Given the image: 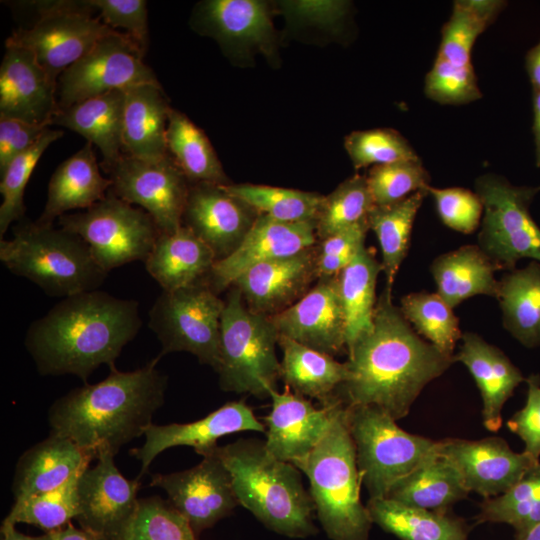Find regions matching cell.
I'll list each match as a JSON object with an SVG mask.
<instances>
[{
    "label": "cell",
    "mask_w": 540,
    "mask_h": 540,
    "mask_svg": "<svg viewBox=\"0 0 540 540\" xmlns=\"http://www.w3.org/2000/svg\"><path fill=\"white\" fill-rule=\"evenodd\" d=\"M166 146L187 180L228 185L227 176L205 133L182 112L170 108Z\"/></svg>",
    "instance_id": "obj_37"
},
{
    "label": "cell",
    "mask_w": 540,
    "mask_h": 540,
    "mask_svg": "<svg viewBox=\"0 0 540 540\" xmlns=\"http://www.w3.org/2000/svg\"><path fill=\"white\" fill-rule=\"evenodd\" d=\"M426 195V190L417 191L399 202L374 206L368 215L369 229L375 233L381 249V266L388 289L392 290L407 255L413 223Z\"/></svg>",
    "instance_id": "obj_38"
},
{
    "label": "cell",
    "mask_w": 540,
    "mask_h": 540,
    "mask_svg": "<svg viewBox=\"0 0 540 540\" xmlns=\"http://www.w3.org/2000/svg\"><path fill=\"white\" fill-rule=\"evenodd\" d=\"M476 517L478 523H506L522 539L540 524V462L513 487L497 497L484 499Z\"/></svg>",
    "instance_id": "obj_41"
},
{
    "label": "cell",
    "mask_w": 540,
    "mask_h": 540,
    "mask_svg": "<svg viewBox=\"0 0 540 540\" xmlns=\"http://www.w3.org/2000/svg\"><path fill=\"white\" fill-rule=\"evenodd\" d=\"M268 317L278 336L331 356L346 350V320L338 275L321 278L300 300Z\"/></svg>",
    "instance_id": "obj_20"
},
{
    "label": "cell",
    "mask_w": 540,
    "mask_h": 540,
    "mask_svg": "<svg viewBox=\"0 0 540 540\" xmlns=\"http://www.w3.org/2000/svg\"><path fill=\"white\" fill-rule=\"evenodd\" d=\"M294 466L309 480L315 512L330 540H369L373 522L360 498L362 483L343 402L320 443Z\"/></svg>",
    "instance_id": "obj_5"
},
{
    "label": "cell",
    "mask_w": 540,
    "mask_h": 540,
    "mask_svg": "<svg viewBox=\"0 0 540 540\" xmlns=\"http://www.w3.org/2000/svg\"><path fill=\"white\" fill-rule=\"evenodd\" d=\"M0 261L52 297L97 290L108 275L77 234L25 219L13 227L12 239H0Z\"/></svg>",
    "instance_id": "obj_6"
},
{
    "label": "cell",
    "mask_w": 540,
    "mask_h": 540,
    "mask_svg": "<svg viewBox=\"0 0 540 540\" xmlns=\"http://www.w3.org/2000/svg\"><path fill=\"white\" fill-rule=\"evenodd\" d=\"M39 17L29 28L16 29L5 45L33 53L38 63L56 81L100 39L115 32L86 1L35 2Z\"/></svg>",
    "instance_id": "obj_12"
},
{
    "label": "cell",
    "mask_w": 540,
    "mask_h": 540,
    "mask_svg": "<svg viewBox=\"0 0 540 540\" xmlns=\"http://www.w3.org/2000/svg\"><path fill=\"white\" fill-rule=\"evenodd\" d=\"M362 485L370 498H385L390 488L438 454V441L408 433L373 406H347Z\"/></svg>",
    "instance_id": "obj_8"
},
{
    "label": "cell",
    "mask_w": 540,
    "mask_h": 540,
    "mask_svg": "<svg viewBox=\"0 0 540 540\" xmlns=\"http://www.w3.org/2000/svg\"><path fill=\"white\" fill-rule=\"evenodd\" d=\"M344 146L356 169L419 159L409 142L393 129L354 131L345 138Z\"/></svg>",
    "instance_id": "obj_48"
},
{
    "label": "cell",
    "mask_w": 540,
    "mask_h": 540,
    "mask_svg": "<svg viewBox=\"0 0 540 540\" xmlns=\"http://www.w3.org/2000/svg\"><path fill=\"white\" fill-rule=\"evenodd\" d=\"M468 493L455 467L437 454L397 481L385 498L409 507L448 512Z\"/></svg>",
    "instance_id": "obj_35"
},
{
    "label": "cell",
    "mask_w": 540,
    "mask_h": 540,
    "mask_svg": "<svg viewBox=\"0 0 540 540\" xmlns=\"http://www.w3.org/2000/svg\"><path fill=\"white\" fill-rule=\"evenodd\" d=\"M454 362H461L470 372L480 391L483 425L496 432L502 424V409L516 387L525 378L521 371L496 346L473 332H465Z\"/></svg>",
    "instance_id": "obj_25"
},
{
    "label": "cell",
    "mask_w": 540,
    "mask_h": 540,
    "mask_svg": "<svg viewBox=\"0 0 540 540\" xmlns=\"http://www.w3.org/2000/svg\"><path fill=\"white\" fill-rule=\"evenodd\" d=\"M483 204L478 246L498 270L516 268L521 259L540 263V227L530 213L539 186H516L493 173L475 182Z\"/></svg>",
    "instance_id": "obj_9"
},
{
    "label": "cell",
    "mask_w": 540,
    "mask_h": 540,
    "mask_svg": "<svg viewBox=\"0 0 540 540\" xmlns=\"http://www.w3.org/2000/svg\"><path fill=\"white\" fill-rule=\"evenodd\" d=\"M223 188L259 215L282 222L315 221L324 196L295 189L256 184H228Z\"/></svg>",
    "instance_id": "obj_42"
},
{
    "label": "cell",
    "mask_w": 540,
    "mask_h": 540,
    "mask_svg": "<svg viewBox=\"0 0 540 540\" xmlns=\"http://www.w3.org/2000/svg\"><path fill=\"white\" fill-rule=\"evenodd\" d=\"M215 262L213 251L182 225L161 233L144 263L163 291H174L205 279Z\"/></svg>",
    "instance_id": "obj_29"
},
{
    "label": "cell",
    "mask_w": 540,
    "mask_h": 540,
    "mask_svg": "<svg viewBox=\"0 0 540 540\" xmlns=\"http://www.w3.org/2000/svg\"><path fill=\"white\" fill-rule=\"evenodd\" d=\"M368 220L332 234L322 240L319 255L355 256L364 246Z\"/></svg>",
    "instance_id": "obj_55"
},
{
    "label": "cell",
    "mask_w": 540,
    "mask_h": 540,
    "mask_svg": "<svg viewBox=\"0 0 540 540\" xmlns=\"http://www.w3.org/2000/svg\"><path fill=\"white\" fill-rule=\"evenodd\" d=\"M125 95L111 91L60 110L51 125H58L83 136L102 155L100 167L110 168L123 153V113Z\"/></svg>",
    "instance_id": "obj_30"
},
{
    "label": "cell",
    "mask_w": 540,
    "mask_h": 540,
    "mask_svg": "<svg viewBox=\"0 0 540 540\" xmlns=\"http://www.w3.org/2000/svg\"><path fill=\"white\" fill-rule=\"evenodd\" d=\"M426 96L440 104H466L481 98L472 64L459 66L436 57L425 77Z\"/></svg>",
    "instance_id": "obj_50"
},
{
    "label": "cell",
    "mask_w": 540,
    "mask_h": 540,
    "mask_svg": "<svg viewBox=\"0 0 540 540\" xmlns=\"http://www.w3.org/2000/svg\"><path fill=\"white\" fill-rule=\"evenodd\" d=\"M496 299L503 327L523 346H540V263L530 261L504 274Z\"/></svg>",
    "instance_id": "obj_33"
},
{
    "label": "cell",
    "mask_w": 540,
    "mask_h": 540,
    "mask_svg": "<svg viewBox=\"0 0 540 540\" xmlns=\"http://www.w3.org/2000/svg\"><path fill=\"white\" fill-rule=\"evenodd\" d=\"M157 356L141 368L120 371L95 384L85 383L57 399L49 409L50 433L70 439L95 459L144 435L163 405L167 376L157 369Z\"/></svg>",
    "instance_id": "obj_3"
},
{
    "label": "cell",
    "mask_w": 540,
    "mask_h": 540,
    "mask_svg": "<svg viewBox=\"0 0 540 540\" xmlns=\"http://www.w3.org/2000/svg\"><path fill=\"white\" fill-rule=\"evenodd\" d=\"M112 182L100 172L93 145L87 142L52 174L43 212L36 220L51 225L72 210H85L103 200Z\"/></svg>",
    "instance_id": "obj_27"
},
{
    "label": "cell",
    "mask_w": 540,
    "mask_h": 540,
    "mask_svg": "<svg viewBox=\"0 0 540 540\" xmlns=\"http://www.w3.org/2000/svg\"><path fill=\"white\" fill-rule=\"evenodd\" d=\"M532 107L535 165L540 168V90H533Z\"/></svg>",
    "instance_id": "obj_57"
},
{
    "label": "cell",
    "mask_w": 540,
    "mask_h": 540,
    "mask_svg": "<svg viewBox=\"0 0 540 540\" xmlns=\"http://www.w3.org/2000/svg\"><path fill=\"white\" fill-rule=\"evenodd\" d=\"M505 6L506 2L500 0L455 1L442 29L437 57L459 66L472 64L471 51L476 39Z\"/></svg>",
    "instance_id": "obj_40"
},
{
    "label": "cell",
    "mask_w": 540,
    "mask_h": 540,
    "mask_svg": "<svg viewBox=\"0 0 540 540\" xmlns=\"http://www.w3.org/2000/svg\"><path fill=\"white\" fill-rule=\"evenodd\" d=\"M141 326L136 300L97 289L62 298L29 325L24 344L41 375L87 383L101 365H115Z\"/></svg>",
    "instance_id": "obj_2"
},
{
    "label": "cell",
    "mask_w": 540,
    "mask_h": 540,
    "mask_svg": "<svg viewBox=\"0 0 540 540\" xmlns=\"http://www.w3.org/2000/svg\"><path fill=\"white\" fill-rule=\"evenodd\" d=\"M253 211L223 185L195 183L189 188L182 225L213 251L217 261L240 245L256 219Z\"/></svg>",
    "instance_id": "obj_24"
},
{
    "label": "cell",
    "mask_w": 540,
    "mask_h": 540,
    "mask_svg": "<svg viewBox=\"0 0 540 540\" xmlns=\"http://www.w3.org/2000/svg\"><path fill=\"white\" fill-rule=\"evenodd\" d=\"M225 301L205 279L162 291L149 311V328L161 344L160 358L188 352L215 371L220 359V323Z\"/></svg>",
    "instance_id": "obj_10"
},
{
    "label": "cell",
    "mask_w": 540,
    "mask_h": 540,
    "mask_svg": "<svg viewBox=\"0 0 540 540\" xmlns=\"http://www.w3.org/2000/svg\"><path fill=\"white\" fill-rule=\"evenodd\" d=\"M1 540H53L50 532L40 536H30L19 532L15 524L3 521L1 526Z\"/></svg>",
    "instance_id": "obj_59"
},
{
    "label": "cell",
    "mask_w": 540,
    "mask_h": 540,
    "mask_svg": "<svg viewBox=\"0 0 540 540\" xmlns=\"http://www.w3.org/2000/svg\"><path fill=\"white\" fill-rule=\"evenodd\" d=\"M434 201L441 221L452 230L473 233L481 224L483 204L476 192L466 188H426Z\"/></svg>",
    "instance_id": "obj_51"
},
{
    "label": "cell",
    "mask_w": 540,
    "mask_h": 540,
    "mask_svg": "<svg viewBox=\"0 0 540 540\" xmlns=\"http://www.w3.org/2000/svg\"><path fill=\"white\" fill-rule=\"evenodd\" d=\"M438 454L455 467L468 492L484 499L502 495L539 463L524 451H512L499 437L441 440Z\"/></svg>",
    "instance_id": "obj_17"
},
{
    "label": "cell",
    "mask_w": 540,
    "mask_h": 540,
    "mask_svg": "<svg viewBox=\"0 0 540 540\" xmlns=\"http://www.w3.org/2000/svg\"><path fill=\"white\" fill-rule=\"evenodd\" d=\"M366 176L354 175L324 196L315 220L316 236L321 240L368 220L374 207Z\"/></svg>",
    "instance_id": "obj_45"
},
{
    "label": "cell",
    "mask_w": 540,
    "mask_h": 540,
    "mask_svg": "<svg viewBox=\"0 0 540 540\" xmlns=\"http://www.w3.org/2000/svg\"><path fill=\"white\" fill-rule=\"evenodd\" d=\"M375 206L399 202L426 190L430 177L420 159L373 166L366 176Z\"/></svg>",
    "instance_id": "obj_49"
},
{
    "label": "cell",
    "mask_w": 540,
    "mask_h": 540,
    "mask_svg": "<svg viewBox=\"0 0 540 540\" xmlns=\"http://www.w3.org/2000/svg\"><path fill=\"white\" fill-rule=\"evenodd\" d=\"M58 112L57 81L32 52L5 45L0 66V117L51 126Z\"/></svg>",
    "instance_id": "obj_22"
},
{
    "label": "cell",
    "mask_w": 540,
    "mask_h": 540,
    "mask_svg": "<svg viewBox=\"0 0 540 540\" xmlns=\"http://www.w3.org/2000/svg\"><path fill=\"white\" fill-rule=\"evenodd\" d=\"M318 249L265 261L242 273L231 286L238 288L254 313L275 315L300 300L317 275Z\"/></svg>",
    "instance_id": "obj_23"
},
{
    "label": "cell",
    "mask_w": 540,
    "mask_h": 540,
    "mask_svg": "<svg viewBox=\"0 0 540 540\" xmlns=\"http://www.w3.org/2000/svg\"><path fill=\"white\" fill-rule=\"evenodd\" d=\"M123 153L145 161L169 156L166 130L170 106L161 85H139L124 91Z\"/></svg>",
    "instance_id": "obj_28"
},
{
    "label": "cell",
    "mask_w": 540,
    "mask_h": 540,
    "mask_svg": "<svg viewBox=\"0 0 540 540\" xmlns=\"http://www.w3.org/2000/svg\"><path fill=\"white\" fill-rule=\"evenodd\" d=\"M93 459L70 439L50 433L19 458L12 484L15 502L61 487Z\"/></svg>",
    "instance_id": "obj_26"
},
{
    "label": "cell",
    "mask_w": 540,
    "mask_h": 540,
    "mask_svg": "<svg viewBox=\"0 0 540 540\" xmlns=\"http://www.w3.org/2000/svg\"><path fill=\"white\" fill-rule=\"evenodd\" d=\"M109 452H100L97 463L78 480L77 522L97 540H116L134 516L139 499V479L124 477Z\"/></svg>",
    "instance_id": "obj_16"
},
{
    "label": "cell",
    "mask_w": 540,
    "mask_h": 540,
    "mask_svg": "<svg viewBox=\"0 0 540 540\" xmlns=\"http://www.w3.org/2000/svg\"><path fill=\"white\" fill-rule=\"evenodd\" d=\"M347 352L349 378L337 396L347 406H373L396 421L454 362L415 332L387 287L377 299L371 331Z\"/></svg>",
    "instance_id": "obj_1"
},
{
    "label": "cell",
    "mask_w": 540,
    "mask_h": 540,
    "mask_svg": "<svg viewBox=\"0 0 540 540\" xmlns=\"http://www.w3.org/2000/svg\"><path fill=\"white\" fill-rule=\"evenodd\" d=\"M150 486L166 492L168 502L186 518L197 536L239 505L230 473L214 452L190 469L152 475Z\"/></svg>",
    "instance_id": "obj_15"
},
{
    "label": "cell",
    "mask_w": 540,
    "mask_h": 540,
    "mask_svg": "<svg viewBox=\"0 0 540 540\" xmlns=\"http://www.w3.org/2000/svg\"><path fill=\"white\" fill-rule=\"evenodd\" d=\"M268 397L272 405L270 413L263 417L265 446L274 457L293 465L303 461L320 443L342 403L337 396L316 408L304 396L288 388L282 393L269 388Z\"/></svg>",
    "instance_id": "obj_19"
},
{
    "label": "cell",
    "mask_w": 540,
    "mask_h": 540,
    "mask_svg": "<svg viewBox=\"0 0 540 540\" xmlns=\"http://www.w3.org/2000/svg\"><path fill=\"white\" fill-rule=\"evenodd\" d=\"M381 271V262L364 246L338 275L346 320V351L373 327L376 283Z\"/></svg>",
    "instance_id": "obj_36"
},
{
    "label": "cell",
    "mask_w": 540,
    "mask_h": 540,
    "mask_svg": "<svg viewBox=\"0 0 540 540\" xmlns=\"http://www.w3.org/2000/svg\"><path fill=\"white\" fill-rule=\"evenodd\" d=\"M63 136V131L48 128L29 149L16 156L1 174L0 237L13 222L24 219V191L45 150Z\"/></svg>",
    "instance_id": "obj_46"
},
{
    "label": "cell",
    "mask_w": 540,
    "mask_h": 540,
    "mask_svg": "<svg viewBox=\"0 0 540 540\" xmlns=\"http://www.w3.org/2000/svg\"><path fill=\"white\" fill-rule=\"evenodd\" d=\"M278 344L283 354L280 377L288 388L322 405L337 397L335 391L349 378L346 363L285 336H278Z\"/></svg>",
    "instance_id": "obj_32"
},
{
    "label": "cell",
    "mask_w": 540,
    "mask_h": 540,
    "mask_svg": "<svg viewBox=\"0 0 540 540\" xmlns=\"http://www.w3.org/2000/svg\"><path fill=\"white\" fill-rule=\"evenodd\" d=\"M315 221L282 222L258 215L237 249L217 260L205 278L217 293L256 264L291 256L315 245Z\"/></svg>",
    "instance_id": "obj_21"
},
{
    "label": "cell",
    "mask_w": 540,
    "mask_h": 540,
    "mask_svg": "<svg viewBox=\"0 0 540 540\" xmlns=\"http://www.w3.org/2000/svg\"><path fill=\"white\" fill-rule=\"evenodd\" d=\"M84 470L55 490L14 502L3 521L35 525L45 532L66 526L78 515V480Z\"/></svg>",
    "instance_id": "obj_44"
},
{
    "label": "cell",
    "mask_w": 540,
    "mask_h": 540,
    "mask_svg": "<svg viewBox=\"0 0 540 540\" xmlns=\"http://www.w3.org/2000/svg\"><path fill=\"white\" fill-rule=\"evenodd\" d=\"M520 540H540V524L532 528L522 539Z\"/></svg>",
    "instance_id": "obj_60"
},
{
    "label": "cell",
    "mask_w": 540,
    "mask_h": 540,
    "mask_svg": "<svg viewBox=\"0 0 540 540\" xmlns=\"http://www.w3.org/2000/svg\"><path fill=\"white\" fill-rule=\"evenodd\" d=\"M116 540H197L189 522L169 502L153 496L138 508Z\"/></svg>",
    "instance_id": "obj_47"
},
{
    "label": "cell",
    "mask_w": 540,
    "mask_h": 540,
    "mask_svg": "<svg viewBox=\"0 0 540 540\" xmlns=\"http://www.w3.org/2000/svg\"><path fill=\"white\" fill-rule=\"evenodd\" d=\"M58 226L81 237L107 272L145 262L161 234L149 213L111 192L88 209L60 216Z\"/></svg>",
    "instance_id": "obj_11"
},
{
    "label": "cell",
    "mask_w": 540,
    "mask_h": 540,
    "mask_svg": "<svg viewBox=\"0 0 540 540\" xmlns=\"http://www.w3.org/2000/svg\"><path fill=\"white\" fill-rule=\"evenodd\" d=\"M278 333L268 316L254 313L232 286L220 323V359L216 372L223 391L268 397L281 374L275 346Z\"/></svg>",
    "instance_id": "obj_7"
},
{
    "label": "cell",
    "mask_w": 540,
    "mask_h": 540,
    "mask_svg": "<svg viewBox=\"0 0 540 540\" xmlns=\"http://www.w3.org/2000/svg\"><path fill=\"white\" fill-rule=\"evenodd\" d=\"M103 23L123 30L145 55L149 45L147 2L144 0H88Z\"/></svg>",
    "instance_id": "obj_52"
},
{
    "label": "cell",
    "mask_w": 540,
    "mask_h": 540,
    "mask_svg": "<svg viewBox=\"0 0 540 540\" xmlns=\"http://www.w3.org/2000/svg\"><path fill=\"white\" fill-rule=\"evenodd\" d=\"M53 540H97L81 528H77L71 523L50 532Z\"/></svg>",
    "instance_id": "obj_58"
},
{
    "label": "cell",
    "mask_w": 540,
    "mask_h": 540,
    "mask_svg": "<svg viewBox=\"0 0 540 540\" xmlns=\"http://www.w3.org/2000/svg\"><path fill=\"white\" fill-rule=\"evenodd\" d=\"M244 431L265 433L266 427L243 399L227 402L194 422L165 425L151 423L144 430V444L130 450V455L141 463L137 478L140 479L149 470L152 461L169 448L192 447L204 457L215 451L221 437Z\"/></svg>",
    "instance_id": "obj_18"
},
{
    "label": "cell",
    "mask_w": 540,
    "mask_h": 540,
    "mask_svg": "<svg viewBox=\"0 0 540 540\" xmlns=\"http://www.w3.org/2000/svg\"><path fill=\"white\" fill-rule=\"evenodd\" d=\"M144 54L124 33L100 39L85 55L58 78L59 111L111 91L139 85H160Z\"/></svg>",
    "instance_id": "obj_13"
},
{
    "label": "cell",
    "mask_w": 540,
    "mask_h": 540,
    "mask_svg": "<svg viewBox=\"0 0 540 540\" xmlns=\"http://www.w3.org/2000/svg\"><path fill=\"white\" fill-rule=\"evenodd\" d=\"M48 128L47 125L0 117V175L16 156L34 145Z\"/></svg>",
    "instance_id": "obj_54"
},
{
    "label": "cell",
    "mask_w": 540,
    "mask_h": 540,
    "mask_svg": "<svg viewBox=\"0 0 540 540\" xmlns=\"http://www.w3.org/2000/svg\"><path fill=\"white\" fill-rule=\"evenodd\" d=\"M203 29L223 41L263 43L272 32L264 2L256 0H209L200 4Z\"/></svg>",
    "instance_id": "obj_39"
},
{
    "label": "cell",
    "mask_w": 540,
    "mask_h": 540,
    "mask_svg": "<svg viewBox=\"0 0 540 540\" xmlns=\"http://www.w3.org/2000/svg\"><path fill=\"white\" fill-rule=\"evenodd\" d=\"M104 172L112 182L109 192L149 213L161 233L182 226L190 187L170 155L145 161L123 154Z\"/></svg>",
    "instance_id": "obj_14"
},
{
    "label": "cell",
    "mask_w": 540,
    "mask_h": 540,
    "mask_svg": "<svg viewBox=\"0 0 540 540\" xmlns=\"http://www.w3.org/2000/svg\"><path fill=\"white\" fill-rule=\"evenodd\" d=\"M214 453L228 469L239 505L269 530L290 538L318 533L300 470L274 457L259 439H238Z\"/></svg>",
    "instance_id": "obj_4"
},
{
    "label": "cell",
    "mask_w": 540,
    "mask_h": 540,
    "mask_svg": "<svg viewBox=\"0 0 540 540\" xmlns=\"http://www.w3.org/2000/svg\"><path fill=\"white\" fill-rule=\"evenodd\" d=\"M373 524L400 540H468L469 527L448 512L409 507L387 498H369Z\"/></svg>",
    "instance_id": "obj_34"
},
{
    "label": "cell",
    "mask_w": 540,
    "mask_h": 540,
    "mask_svg": "<svg viewBox=\"0 0 540 540\" xmlns=\"http://www.w3.org/2000/svg\"><path fill=\"white\" fill-rule=\"evenodd\" d=\"M526 380L527 396L522 409L508 421L509 430L518 435L525 444L524 452L540 457V376L530 375Z\"/></svg>",
    "instance_id": "obj_53"
},
{
    "label": "cell",
    "mask_w": 540,
    "mask_h": 540,
    "mask_svg": "<svg viewBox=\"0 0 540 540\" xmlns=\"http://www.w3.org/2000/svg\"><path fill=\"white\" fill-rule=\"evenodd\" d=\"M399 307L414 330L443 353L454 356V349L463 333L459 320L437 293H410L401 298Z\"/></svg>",
    "instance_id": "obj_43"
},
{
    "label": "cell",
    "mask_w": 540,
    "mask_h": 540,
    "mask_svg": "<svg viewBox=\"0 0 540 540\" xmlns=\"http://www.w3.org/2000/svg\"><path fill=\"white\" fill-rule=\"evenodd\" d=\"M497 270L478 245H465L439 255L430 266L436 293L451 308L476 295L496 298L499 284L495 278Z\"/></svg>",
    "instance_id": "obj_31"
},
{
    "label": "cell",
    "mask_w": 540,
    "mask_h": 540,
    "mask_svg": "<svg viewBox=\"0 0 540 540\" xmlns=\"http://www.w3.org/2000/svg\"><path fill=\"white\" fill-rule=\"evenodd\" d=\"M525 68L533 90H540V41L527 51Z\"/></svg>",
    "instance_id": "obj_56"
}]
</instances>
